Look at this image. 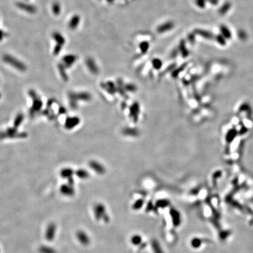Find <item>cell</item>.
I'll use <instances>...</instances> for the list:
<instances>
[{"label":"cell","instance_id":"cell-17","mask_svg":"<svg viewBox=\"0 0 253 253\" xmlns=\"http://www.w3.org/2000/svg\"><path fill=\"white\" fill-rule=\"evenodd\" d=\"M152 65L154 68L158 69H160L162 66V62L161 60L155 59L152 61Z\"/></svg>","mask_w":253,"mask_h":253},{"label":"cell","instance_id":"cell-9","mask_svg":"<svg viewBox=\"0 0 253 253\" xmlns=\"http://www.w3.org/2000/svg\"><path fill=\"white\" fill-rule=\"evenodd\" d=\"M52 36L53 39L57 42V44L63 45L65 43V39L64 37L59 32H55L52 34Z\"/></svg>","mask_w":253,"mask_h":253},{"label":"cell","instance_id":"cell-2","mask_svg":"<svg viewBox=\"0 0 253 253\" xmlns=\"http://www.w3.org/2000/svg\"><path fill=\"white\" fill-rule=\"evenodd\" d=\"M94 213L95 218L98 221L103 219L104 216L107 214L105 208L102 203H97L94 206Z\"/></svg>","mask_w":253,"mask_h":253},{"label":"cell","instance_id":"cell-5","mask_svg":"<svg viewBox=\"0 0 253 253\" xmlns=\"http://www.w3.org/2000/svg\"><path fill=\"white\" fill-rule=\"evenodd\" d=\"M77 237L78 240L84 246H88L89 244L90 240L88 234L82 231H80L77 233Z\"/></svg>","mask_w":253,"mask_h":253},{"label":"cell","instance_id":"cell-15","mask_svg":"<svg viewBox=\"0 0 253 253\" xmlns=\"http://www.w3.org/2000/svg\"><path fill=\"white\" fill-rule=\"evenodd\" d=\"M76 175L79 178L82 179H87L89 177V173L86 170H83V169H80L77 171L76 172Z\"/></svg>","mask_w":253,"mask_h":253},{"label":"cell","instance_id":"cell-7","mask_svg":"<svg viewBox=\"0 0 253 253\" xmlns=\"http://www.w3.org/2000/svg\"><path fill=\"white\" fill-rule=\"evenodd\" d=\"M151 244L154 253H164L160 243L156 239L152 240Z\"/></svg>","mask_w":253,"mask_h":253},{"label":"cell","instance_id":"cell-25","mask_svg":"<svg viewBox=\"0 0 253 253\" xmlns=\"http://www.w3.org/2000/svg\"><path fill=\"white\" fill-rule=\"evenodd\" d=\"M107 1H108V2H112L113 0H107Z\"/></svg>","mask_w":253,"mask_h":253},{"label":"cell","instance_id":"cell-23","mask_svg":"<svg viewBox=\"0 0 253 253\" xmlns=\"http://www.w3.org/2000/svg\"><path fill=\"white\" fill-rule=\"evenodd\" d=\"M5 36V33H4V32L2 30H0V41H1L2 40V39L4 38V37Z\"/></svg>","mask_w":253,"mask_h":253},{"label":"cell","instance_id":"cell-24","mask_svg":"<svg viewBox=\"0 0 253 253\" xmlns=\"http://www.w3.org/2000/svg\"><path fill=\"white\" fill-rule=\"evenodd\" d=\"M139 246H140V248L141 249H144L147 246V243H142Z\"/></svg>","mask_w":253,"mask_h":253},{"label":"cell","instance_id":"cell-16","mask_svg":"<svg viewBox=\"0 0 253 253\" xmlns=\"http://www.w3.org/2000/svg\"><path fill=\"white\" fill-rule=\"evenodd\" d=\"M52 11L55 15H59L60 13V5L58 2H55L52 5Z\"/></svg>","mask_w":253,"mask_h":253},{"label":"cell","instance_id":"cell-3","mask_svg":"<svg viewBox=\"0 0 253 253\" xmlns=\"http://www.w3.org/2000/svg\"><path fill=\"white\" fill-rule=\"evenodd\" d=\"M16 5L19 9L30 14H34L36 11V8L34 5L24 2H17Z\"/></svg>","mask_w":253,"mask_h":253},{"label":"cell","instance_id":"cell-12","mask_svg":"<svg viewBox=\"0 0 253 253\" xmlns=\"http://www.w3.org/2000/svg\"><path fill=\"white\" fill-rule=\"evenodd\" d=\"M171 28H172L171 23L167 22V23H165L164 24L159 26L158 27L157 30L160 33H162V32H164L165 31H167V30H170Z\"/></svg>","mask_w":253,"mask_h":253},{"label":"cell","instance_id":"cell-22","mask_svg":"<svg viewBox=\"0 0 253 253\" xmlns=\"http://www.w3.org/2000/svg\"><path fill=\"white\" fill-rule=\"evenodd\" d=\"M72 174H73V172H72V170L67 169V170H65V171L64 174H63V175L65 177H68L71 176L72 175Z\"/></svg>","mask_w":253,"mask_h":253},{"label":"cell","instance_id":"cell-10","mask_svg":"<svg viewBox=\"0 0 253 253\" xmlns=\"http://www.w3.org/2000/svg\"><path fill=\"white\" fill-rule=\"evenodd\" d=\"M76 60V56L73 55H68L65 56L63 58V61L64 62L65 65L69 66H70L73 63H75Z\"/></svg>","mask_w":253,"mask_h":253},{"label":"cell","instance_id":"cell-8","mask_svg":"<svg viewBox=\"0 0 253 253\" xmlns=\"http://www.w3.org/2000/svg\"><path fill=\"white\" fill-rule=\"evenodd\" d=\"M80 18L79 15H74L70 20L69 22V27L70 29L75 30L79 24Z\"/></svg>","mask_w":253,"mask_h":253},{"label":"cell","instance_id":"cell-6","mask_svg":"<svg viewBox=\"0 0 253 253\" xmlns=\"http://www.w3.org/2000/svg\"><path fill=\"white\" fill-rule=\"evenodd\" d=\"M90 166L93 171H94L98 174H104L105 172V168L104 166L102 164L96 161L90 162Z\"/></svg>","mask_w":253,"mask_h":253},{"label":"cell","instance_id":"cell-14","mask_svg":"<svg viewBox=\"0 0 253 253\" xmlns=\"http://www.w3.org/2000/svg\"><path fill=\"white\" fill-rule=\"evenodd\" d=\"M131 241L134 246H139L142 243V237L139 235H134L131 238Z\"/></svg>","mask_w":253,"mask_h":253},{"label":"cell","instance_id":"cell-11","mask_svg":"<svg viewBox=\"0 0 253 253\" xmlns=\"http://www.w3.org/2000/svg\"><path fill=\"white\" fill-rule=\"evenodd\" d=\"M155 205L158 208H166L170 205V202L166 199H160L156 202Z\"/></svg>","mask_w":253,"mask_h":253},{"label":"cell","instance_id":"cell-19","mask_svg":"<svg viewBox=\"0 0 253 253\" xmlns=\"http://www.w3.org/2000/svg\"><path fill=\"white\" fill-rule=\"evenodd\" d=\"M139 47L141 52H142L143 53H145L149 48V44L147 42H144L140 44Z\"/></svg>","mask_w":253,"mask_h":253},{"label":"cell","instance_id":"cell-4","mask_svg":"<svg viewBox=\"0 0 253 253\" xmlns=\"http://www.w3.org/2000/svg\"><path fill=\"white\" fill-rule=\"evenodd\" d=\"M170 215L172 223L175 227H178L181 223V216L180 213L176 208H170Z\"/></svg>","mask_w":253,"mask_h":253},{"label":"cell","instance_id":"cell-21","mask_svg":"<svg viewBox=\"0 0 253 253\" xmlns=\"http://www.w3.org/2000/svg\"><path fill=\"white\" fill-rule=\"evenodd\" d=\"M62 45H59V44H57L56 45L55 47H54V49H53L54 55H58L59 53L60 50H62Z\"/></svg>","mask_w":253,"mask_h":253},{"label":"cell","instance_id":"cell-18","mask_svg":"<svg viewBox=\"0 0 253 253\" xmlns=\"http://www.w3.org/2000/svg\"><path fill=\"white\" fill-rule=\"evenodd\" d=\"M63 193L68 195H72L74 194L73 189L70 187H68L67 186H65L64 188H63Z\"/></svg>","mask_w":253,"mask_h":253},{"label":"cell","instance_id":"cell-1","mask_svg":"<svg viewBox=\"0 0 253 253\" xmlns=\"http://www.w3.org/2000/svg\"><path fill=\"white\" fill-rule=\"evenodd\" d=\"M3 60L6 63L11 65L13 66L21 71H24L26 69V67L24 64L10 55H4L3 56Z\"/></svg>","mask_w":253,"mask_h":253},{"label":"cell","instance_id":"cell-20","mask_svg":"<svg viewBox=\"0 0 253 253\" xmlns=\"http://www.w3.org/2000/svg\"><path fill=\"white\" fill-rule=\"evenodd\" d=\"M155 208H156V206H155V205H154L153 202L152 201H149L147 205V207H146L145 210H146L147 212H149V211H151L152 210H154Z\"/></svg>","mask_w":253,"mask_h":253},{"label":"cell","instance_id":"cell-13","mask_svg":"<svg viewBox=\"0 0 253 253\" xmlns=\"http://www.w3.org/2000/svg\"><path fill=\"white\" fill-rule=\"evenodd\" d=\"M144 200L142 199H138L137 200H136L134 202L133 205V208L135 210H139L141 208H142L143 205H144Z\"/></svg>","mask_w":253,"mask_h":253}]
</instances>
